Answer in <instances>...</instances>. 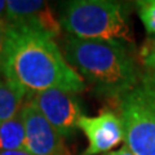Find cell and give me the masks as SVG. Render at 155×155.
I'll list each match as a JSON object with an SVG mask.
<instances>
[{
	"label": "cell",
	"mask_w": 155,
	"mask_h": 155,
	"mask_svg": "<svg viewBox=\"0 0 155 155\" xmlns=\"http://www.w3.org/2000/svg\"><path fill=\"white\" fill-rule=\"evenodd\" d=\"M2 74L27 98L48 89L74 94L87 89L84 80L69 65L54 39L22 26L11 28Z\"/></svg>",
	"instance_id": "obj_1"
},
{
	"label": "cell",
	"mask_w": 155,
	"mask_h": 155,
	"mask_svg": "<svg viewBox=\"0 0 155 155\" xmlns=\"http://www.w3.org/2000/svg\"><path fill=\"white\" fill-rule=\"evenodd\" d=\"M61 51L76 74L101 97L118 100L143 78L132 51L124 47L66 34Z\"/></svg>",
	"instance_id": "obj_2"
},
{
	"label": "cell",
	"mask_w": 155,
	"mask_h": 155,
	"mask_svg": "<svg viewBox=\"0 0 155 155\" xmlns=\"http://www.w3.org/2000/svg\"><path fill=\"white\" fill-rule=\"evenodd\" d=\"M62 30L84 40L105 41L132 51V38L124 5L111 0L67 2L58 16Z\"/></svg>",
	"instance_id": "obj_3"
},
{
	"label": "cell",
	"mask_w": 155,
	"mask_h": 155,
	"mask_svg": "<svg viewBox=\"0 0 155 155\" xmlns=\"http://www.w3.org/2000/svg\"><path fill=\"white\" fill-rule=\"evenodd\" d=\"M124 143L134 155H155V87L142 78L137 87L118 98Z\"/></svg>",
	"instance_id": "obj_4"
},
{
	"label": "cell",
	"mask_w": 155,
	"mask_h": 155,
	"mask_svg": "<svg viewBox=\"0 0 155 155\" xmlns=\"http://www.w3.org/2000/svg\"><path fill=\"white\" fill-rule=\"evenodd\" d=\"M28 100L64 138L74 137L79 130V120L84 114L76 94L61 89H48L30 96Z\"/></svg>",
	"instance_id": "obj_5"
},
{
	"label": "cell",
	"mask_w": 155,
	"mask_h": 155,
	"mask_svg": "<svg viewBox=\"0 0 155 155\" xmlns=\"http://www.w3.org/2000/svg\"><path fill=\"white\" fill-rule=\"evenodd\" d=\"M19 115L25 127V150L27 153L31 155H71L65 138L28 98Z\"/></svg>",
	"instance_id": "obj_6"
},
{
	"label": "cell",
	"mask_w": 155,
	"mask_h": 155,
	"mask_svg": "<svg viewBox=\"0 0 155 155\" xmlns=\"http://www.w3.org/2000/svg\"><path fill=\"white\" fill-rule=\"evenodd\" d=\"M7 21L12 26H22L41 31L56 39L62 27L49 3L41 0H7Z\"/></svg>",
	"instance_id": "obj_7"
},
{
	"label": "cell",
	"mask_w": 155,
	"mask_h": 155,
	"mask_svg": "<svg viewBox=\"0 0 155 155\" xmlns=\"http://www.w3.org/2000/svg\"><path fill=\"white\" fill-rule=\"evenodd\" d=\"M79 129L88 140L84 155L107 154L124 141L122 120L113 111H104L96 116L83 115L79 120Z\"/></svg>",
	"instance_id": "obj_8"
},
{
	"label": "cell",
	"mask_w": 155,
	"mask_h": 155,
	"mask_svg": "<svg viewBox=\"0 0 155 155\" xmlns=\"http://www.w3.org/2000/svg\"><path fill=\"white\" fill-rule=\"evenodd\" d=\"M26 100L27 96L22 91L0 76V124L16 118Z\"/></svg>",
	"instance_id": "obj_9"
},
{
	"label": "cell",
	"mask_w": 155,
	"mask_h": 155,
	"mask_svg": "<svg viewBox=\"0 0 155 155\" xmlns=\"http://www.w3.org/2000/svg\"><path fill=\"white\" fill-rule=\"evenodd\" d=\"M25 150V127L21 115L0 124V151Z\"/></svg>",
	"instance_id": "obj_10"
},
{
	"label": "cell",
	"mask_w": 155,
	"mask_h": 155,
	"mask_svg": "<svg viewBox=\"0 0 155 155\" xmlns=\"http://www.w3.org/2000/svg\"><path fill=\"white\" fill-rule=\"evenodd\" d=\"M137 13L149 35H155V0H141L136 3Z\"/></svg>",
	"instance_id": "obj_11"
},
{
	"label": "cell",
	"mask_w": 155,
	"mask_h": 155,
	"mask_svg": "<svg viewBox=\"0 0 155 155\" xmlns=\"http://www.w3.org/2000/svg\"><path fill=\"white\" fill-rule=\"evenodd\" d=\"M138 62L149 71L155 69V35L149 36L138 51Z\"/></svg>",
	"instance_id": "obj_12"
},
{
	"label": "cell",
	"mask_w": 155,
	"mask_h": 155,
	"mask_svg": "<svg viewBox=\"0 0 155 155\" xmlns=\"http://www.w3.org/2000/svg\"><path fill=\"white\" fill-rule=\"evenodd\" d=\"M11 28H12V25L7 21V18L0 19V76H3L2 67H3L4 54H5V48H7L9 34H11Z\"/></svg>",
	"instance_id": "obj_13"
},
{
	"label": "cell",
	"mask_w": 155,
	"mask_h": 155,
	"mask_svg": "<svg viewBox=\"0 0 155 155\" xmlns=\"http://www.w3.org/2000/svg\"><path fill=\"white\" fill-rule=\"evenodd\" d=\"M104 155H134V154L124 145L123 147H120V149H118V150H113V151H110V153H107V154H104Z\"/></svg>",
	"instance_id": "obj_14"
},
{
	"label": "cell",
	"mask_w": 155,
	"mask_h": 155,
	"mask_svg": "<svg viewBox=\"0 0 155 155\" xmlns=\"http://www.w3.org/2000/svg\"><path fill=\"white\" fill-rule=\"evenodd\" d=\"M0 155H31L26 150H13V151H0Z\"/></svg>",
	"instance_id": "obj_15"
},
{
	"label": "cell",
	"mask_w": 155,
	"mask_h": 155,
	"mask_svg": "<svg viewBox=\"0 0 155 155\" xmlns=\"http://www.w3.org/2000/svg\"><path fill=\"white\" fill-rule=\"evenodd\" d=\"M7 14V0H0V19H4Z\"/></svg>",
	"instance_id": "obj_16"
},
{
	"label": "cell",
	"mask_w": 155,
	"mask_h": 155,
	"mask_svg": "<svg viewBox=\"0 0 155 155\" xmlns=\"http://www.w3.org/2000/svg\"><path fill=\"white\" fill-rule=\"evenodd\" d=\"M145 78H146V79H147V81H149L150 84L155 87V69H154L153 71H149V72H146V74H145Z\"/></svg>",
	"instance_id": "obj_17"
}]
</instances>
